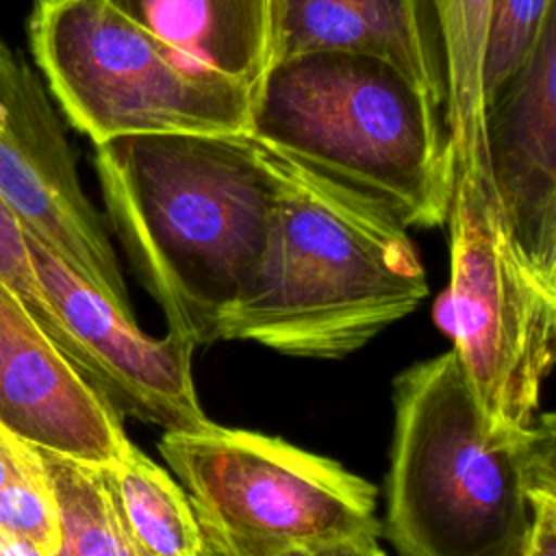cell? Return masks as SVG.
Returning a JSON list of instances; mask_svg holds the SVG:
<instances>
[{
    "label": "cell",
    "instance_id": "cell-13",
    "mask_svg": "<svg viewBox=\"0 0 556 556\" xmlns=\"http://www.w3.org/2000/svg\"><path fill=\"white\" fill-rule=\"evenodd\" d=\"M189 65L254 91L269 65L271 0H109Z\"/></svg>",
    "mask_w": 556,
    "mask_h": 556
},
{
    "label": "cell",
    "instance_id": "cell-6",
    "mask_svg": "<svg viewBox=\"0 0 556 556\" xmlns=\"http://www.w3.org/2000/svg\"><path fill=\"white\" fill-rule=\"evenodd\" d=\"M30 46L93 146L128 135L248 132L252 89L189 65L109 0L35 4Z\"/></svg>",
    "mask_w": 556,
    "mask_h": 556
},
{
    "label": "cell",
    "instance_id": "cell-14",
    "mask_svg": "<svg viewBox=\"0 0 556 556\" xmlns=\"http://www.w3.org/2000/svg\"><path fill=\"white\" fill-rule=\"evenodd\" d=\"M441 48L445 135L454 172L489 176L484 154L482 54L491 0H430Z\"/></svg>",
    "mask_w": 556,
    "mask_h": 556
},
{
    "label": "cell",
    "instance_id": "cell-24",
    "mask_svg": "<svg viewBox=\"0 0 556 556\" xmlns=\"http://www.w3.org/2000/svg\"><path fill=\"white\" fill-rule=\"evenodd\" d=\"M202 556H206V554H202Z\"/></svg>",
    "mask_w": 556,
    "mask_h": 556
},
{
    "label": "cell",
    "instance_id": "cell-1",
    "mask_svg": "<svg viewBox=\"0 0 556 556\" xmlns=\"http://www.w3.org/2000/svg\"><path fill=\"white\" fill-rule=\"evenodd\" d=\"M109 224L167 332L198 345L265 250L276 176L248 132L128 135L96 146Z\"/></svg>",
    "mask_w": 556,
    "mask_h": 556
},
{
    "label": "cell",
    "instance_id": "cell-22",
    "mask_svg": "<svg viewBox=\"0 0 556 556\" xmlns=\"http://www.w3.org/2000/svg\"><path fill=\"white\" fill-rule=\"evenodd\" d=\"M0 556H43L37 547L0 528Z\"/></svg>",
    "mask_w": 556,
    "mask_h": 556
},
{
    "label": "cell",
    "instance_id": "cell-11",
    "mask_svg": "<svg viewBox=\"0 0 556 556\" xmlns=\"http://www.w3.org/2000/svg\"><path fill=\"white\" fill-rule=\"evenodd\" d=\"M0 421L30 445L111 467L126 452L117 410L0 282Z\"/></svg>",
    "mask_w": 556,
    "mask_h": 556
},
{
    "label": "cell",
    "instance_id": "cell-20",
    "mask_svg": "<svg viewBox=\"0 0 556 556\" xmlns=\"http://www.w3.org/2000/svg\"><path fill=\"white\" fill-rule=\"evenodd\" d=\"M530 528L521 556H556V473L530 489Z\"/></svg>",
    "mask_w": 556,
    "mask_h": 556
},
{
    "label": "cell",
    "instance_id": "cell-19",
    "mask_svg": "<svg viewBox=\"0 0 556 556\" xmlns=\"http://www.w3.org/2000/svg\"><path fill=\"white\" fill-rule=\"evenodd\" d=\"M0 282L24 304L30 317L39 324L43 332L50 328V304L39 285L28 241L26 228L9 204L0 198ZM48 337V334H46Z\"/></svg>",
    "mask_w": 556,
    "mask_h": 556
},
{
    "label": "cell",
    "instance_id": "cell-16",
    "mask_svg": "<svg viewBox=\"0 0 556 556\" xmlns=\"http://www.w3.org/2000/svg\"><path fill=\"white\" fill-rule=\"evenodd\" d=\"M39 452L59 508L61 536L52 556H141L124 526L106 467Z\"/></svg>",
    "mask_w": 556,
    "mask_h": 556
},
{
    "label": "cell",
    "instance_id": "cell-17",
    "mask_svg": "<svg viewBox=\"0 0 556 556\" xmlns=\"http://www.w3.org/2000/svg\"><path fill=\"white\" fill-rule=\"evenodd\" d=\"M0 528L52 556L59 547V508L39 447L0 421Z\"/></svg>",
    "mask_w": 556,
    "mask_h": 556
},
{
    "label": "cell",
    "instance_id": "cell-18",
    "mask_svg": "<svg viewBox=\"0 0 556 556\" xmlns=\"http://www.w3.org/2000/svg\"><path fill=\"white\" fill-rule=\"evenodd\" d=\"M554 11V0H491L482 54L484 106L526 63L545 20Z\"/></svg>",
    "mask_w": 556,
    "mask_h": 556
},
{
    "label": "cell",
    "instance_id": "cell-4",
    "mask_svg": "<svg viewBox=\"0 0 556 556\" xmlns=\"http://www.w3.org/2000/svg\"><path fill=\"white\" fill-rule=\"evenodd\" d=\"M393 441L380 523L400 556H521L530 489L556 473L554 415L491 434L454 350L393 382Z\"/></svg>",
    "mask_w": 556,
    "mask_h": 556
},
{
    "label": "cell",
    "instance_id": "cell-23",
    "mask_svg": "<svg viewBox=\"0 0 556 556\" xmlns=\"http://www.w3.org/2000/svg\"><path fill=\"white\" fill-rule=\"evenodd\" d=\"M52 2H61V0H37L35 4H52Z\"/></svg>",
    "mask_w": 556,
    "mask_h": 556
},
{
    "label": "cell",
    "instance_id": "cell-12",
    "mask_svg": "<svg viewBox=\"0 0 556 556\" xmlns=\"http://www.w3.org/2000/svg\"><path fill=\"white\" fill-rule=\"evenodd\" d=\"M424 26L421 0H271L269 63L308 52L376 56L443 102Z\"/></svg>",
    "mask_w": 556,
    "mask_h": 556
},
{
    "label": "cell",
    "instance_id": "cell-7",
    "mask_svg": "<svg viewBox=\"0 0 556 556\" xmlns=\"http://www.w3.org/2000/svg\"><path fill=\"white\" fill-rule=\"evenodd\" d=\"M159 450L189 495L204 547L263 554L382 534L369 480L278 437L211 421L163 432Z\"/></svg>",
    "mask_w": 556,
    "mask_h": 556
},
{
    "label": "cell",
    "instance_id": "cell-2",
    "mask_svg": "<svg viewBox=\"0 0 556 556\" xmlns=\"http://www.w3.org/2000/svg\"><path fill=\"white\" fill-rule=\"evenodd\" d=\"M276 198L261 261L217 321V341L343 358L428 295L406 228L382 206L267 150Z\"/></svg>",
    "mask_w": 556,
    "mask_h": 556
},
{
    "label": "cell",
    "instance_id": "cell-3",
    "mask_svg": "<svg viewBox=\"0 0 556 556\" xmlns=\"http://www.w3.org/2000/svg\"><path fill=\"white\" fill-rule=\"evenodd\" d=\"M248 135L404 228L447 222L454 163L441 100L382 59L308 52L269 63L252 91Z\"/></svg>",
    "mask_w": 556,
    "mask_h": 556
},
{
    "label": "cell",
    "instance_id": "cell-5",
    "mask_svg": "<svg viewBox=\"0 0 556 556\" xmlns=\"http://www.w3.org/2000/svg\"><path fill=\"white\" fill-rule=\"evenodd\" d=\"M447 222L450 282L432 317L454 343L486 430L528 432L554 365L556 282L510 239L486 174L454 172Z\"/></svg>",
    "mask_w": 556,
    "mask_h": 556
},
{
    "label": "cell",
    "instance_id": "cell-21",
    "mask_svg": "<svg viewBox=\"0 0 556 556\" xmlns=\"http://www.w3.org/2000/svg\"><path fill=\"white\" fill-rule=\"evenodd\" d=\"M204 554L206 556H387L384 549L378 545V536H352V539L291 545V547L263 552V554H230V552H217V549L204 547Z\"/></svg>",
    "mask_w": 556,
    "mask_h": 556
},
{
    "label": "cell",
    "instance_id": "cell-8",
    "mask_svg": "<svg viewBox=\"0 0 556 556\" xmlns=\"http://www.w3.org/2000/svg\"><path fill=\"white\" fill-rule=\"evenodd\" d=\"M26 241L50 304L48 339L117 415L163 432L208 426L193 382V343L174 332H143L132 311L91 287L28 230Z\"/></svg>",
    "mask_w": 556,
    "mask_h": 556
},
{
    "label": "cell",
    "instance_id": "cell-9",
    "mask_svg": "<svg viewBox=\"0 0 556 556\" xmlns=\"http://www.w3.org/2000/svg\"><path fill=\"white\" fill-rule=\"evenodd\" d=\"M0 198L22 226L124 311L128 287L102 215L37 74L0 39Z\"/></svg>",
    "mask_w": 556,
    "mask_h": 556
},
{
    "label": "cell",
    "instance_id": "cell-10",
    "mask_svg": "<svg viewBox=\"0 0 556 556\" xmlns=\"http://www.w3.org/2000/svg\"><path fill=\"white\" fill-rule=\"evenodd\" d=\"M482 124L500 217L532 267L556 282V11Z\"/></svg>",
    "mask_w": 556,
    "mask_h": 556
},
{
    "label": "cell",
    "instance_id": "cell-15",
    "mask_svg": "<svg viewBox=\"0 0 556 556\" xmlns=\"http://www.w3.org/2000/svg\"><path fill=\"white\" fill-rule=\"evenodd\" d=\"M124 526L141 556H202L204 534L185 489L137 445L106 467Z\"/></svg>",
    "mask_w": 556,
    "mask_h": 556
}]
</instances>
